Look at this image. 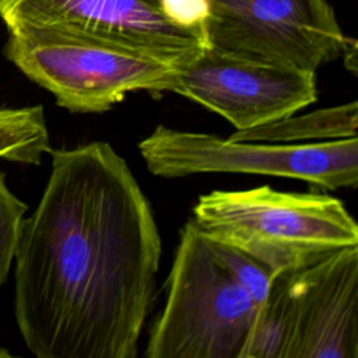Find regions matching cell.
<instances>
[{
  "instance_id": "9",
  "label": "cell",
  "mask_w": 358,
  "mask_h": 358,
  "mask_svg": "<svg viewBox=\"0 0 358 358\" xmlns=\"http://www.w3.org/2000/svg\"><path fill=\"white\" fill-rule=\"evenodd\" d=\"M288 358H358V245L294 271Z\"/></svg>"
},
{
  "instance_id": "11",
  "label": "cell",
  "mask_w": 358,
  "mask_h": 358,
  "mask_svg": "<svg viewBox=\"0 0 358 358\" xmlns=\"http://www.w3.org/2000/svg\"><path fill=\"white\" fill-rule=\"evenodd\" d=\"M295 315L294 271H284L275 275L266 301L257 309L243 358H288Z\"/></svg>"
},
{
  "instance_id": "5",
  "label": "cell",
  "mask_w": 358,
  "mask_h": 358,
  "mask_svg": "<svg viewBox=\"0 0 358 358\" xmlns=\"http://www.w3.org/2000/svg\"><path fill=\"white\" fill-rule=\"evenodd\" d=\"M151 173L173 179L194 173L235 172L309 182L329 190L358 185V138L278 144L236 141L215 134L157 126L138 143Z\"/></svg>"
},
{
  "instance_id": "1",
  "label": "cell",
  "mask_w": 358,
  "mask_h": 358,
  "mask_svg": "<svg viewBox=\"0 0 358 358\" xmlns=\"http://www.w3.org/2000/svg\"><path fill=\"white\" fill-rule=\"evenodd\" d=\"M15 250V319L38 358H136L162 243L148 199L103 141L50 150Z\"/></svg>"
},
{
  "instance_id": "15",
  "label": "cell",
  "mask_w": 358,
  "mask_h": 358,
  "mask_svg": "<svg viewBox=\"0 0 358 358\" xmlns=\"http://www.w3.org/2000/svg\"><path fill=\"white\" fill-rule=\"evenodd\" d=\"M162 11L175 24L204 32L208 17L207 0H159Z\"/></svg>"
},
{
  "instance_id": "2",
  "label": "cell",
  "mask_w": 358,
  "mask_h": 358,
  "mask_svg": "<svg viewBox=\"0 0 358 358\" xmlns=\"http://www.w3.org/2000/svg\"><path fill=\"white\" fill-rule=\"evenodd\" d=\"M193 220L208 239L241 249L275 274L358 245V225L338 199L268 185L203 194Z\"/></svg>"
},
{
  "instance_id": "13",
  "label": "cell",
  "mask_w": 358,
  "mask_h": 358,
  "mask_svg": "<svg viewBox=\"0 0 358 358\" xmlns=\"http://www.w3.org/2000/svg\"><path fill=\"white\" fill-rule=\"evenodd\" d=\"M208 241L217 262L259 309L266 301L277 274L235 246Z\"/></svg>"
},
{
  "instance_id": "10",
  "label": "cell",
  "mask_w": 358,
  "mask_h": 358,
  "mask_svg": "<svg viewBox=\"0 0 358 358\" xmlns=\"http://www.w3.org/2000/svg\"><path fill=\"white\" fill-rule=\"evenodd\" d=\"M357 102L319 109L306 115L274 120L257 127L236 130L228 138L236 141H262L278 144H299L308 140H338L357 136Z\"/></svg>"
},
{
  "instance_id": "6",
  "label": "cell",
  "mask_w": 358,
  "mask_h": 358,
  "mask_svg": "<svg viewBox=\"0 0 358 358\" xmlns=\"http://www.w3.org/2000/svg\"><path fill=\"white\" fill-rule=\"evenodd\" d=\"M207 46L316 71L341 56L345 36L327 0H207Z\"/></svg>"
},
{
  "instance_id": "8",
  "label": "cell",
  "mask_w": 358,
  "mask_h": 358,
  "mask_svg": "<svg viewBox=\"0 0 358 358\" xmlns=\"http://www.w3.org/2000/svg\"><path fill=\"white\" fill-rule=\"evenodd\" d=\"M0 18L15 25H52L154 56L176 69L206 46L201 31L171 21L159 0H0Z\"/></svg>"
},
{
  "instance_id": "3",
  "label": "cell",
  "mask_w": 358,
  "mask_h": 358,
  "mask_svg": "<svg viewBox=\"0 0 358 358\" xmlns=\"http://www.w3.org/2000/svg\"><path fill=\"white\" fill-rule=\"evenodd\" d=\"M6 57L59 106L102 113L127 94L169 92L176 67L140 50L52 25L10 27Z\"/></svg>"
},
{
  "instance_id": "4",
  "label": "cell",
  "mask_w": 358,
  "mask_h": 358,
  "mask_svg": "<svg viewBox=\"0 0 358 358\" xmlns=\"http://www.w3.org/2000/svg\"><path fill=\"white\" fill-rule=\"evenodd\" d=\"M257 306L217 262L192 218L180 231L147 358H243Z\"/></svg>"
},
{
  "instance_id": "7",
  "label": "cell",
  "mask_w": 358,
  "mask_h": 358,
  "mask_svg": "<svg viewBox=\"0 0 358 358\" xmlns=\"http://www.w3.org/2000/svg\"><path fill=\"white\" fill-rule=\"evenodd\" d=\"M169 92L221 115L236 130L295 115L317 98L316 71L241 57L210 46L176 69Z\"/></svg>"
},
{
  "instance_id": "14",
  "label": "cell",
  "mask_w": 358,
  "mask_h": 358,
  "mask_svg": "<svg viewBox=\"0 0 358 358\" xmlns=\"http://www.w3.org/2000/svg\"><path fill=\"white\" fill-rule=\"evenodd\" d=\"M27 206L11 193L0 171V288L6 282L20 239Z\"/></svg>"
},
{
  "instance_id": "12",
  "label": "cell",
  "mask_w": 358,
  "mask_h": 358,
  "mask_svg": "<svg viewBox=\"0 0 358 358\" xmlns=\"http://www.w3.org/2000/svg\"><path fill=\"white\" fill-rule=\"evenodd\" d=\"M50 151L43 108L0 109V159L38 165Z\"/></svg>"
},
{
  "instance_id": "17",
  "label": "cell",
  "mask_w": 358,
  "mask_h": 358,
  "mask_svg": "<svg viewBox=\"0 0 358 358\" xmlns=\"http://www.w3.org/2000/svg\"><path fill=\"white\" fill-rule=\"evenodd\" d=\"M4 355H10L6 350H0V357H4Z\"/></svg>"
},
{
  "instance_id": "16",
  "label": "cell",
  "mask_w": 358,
  "mask_h": 358,
  "mask_svg": "<svg viewBox=\"0 0 358 358\" xmlns=\"http://www.w3.org/2000/svg\"><path fill=\"white\" fill-rule=\"evenodd\" d=\"M341 55L345 56L347 69H350L355 74L357 73V57H355L357 56V43H355V41L345 38Z\"/></svg>"
}]
</instances>
